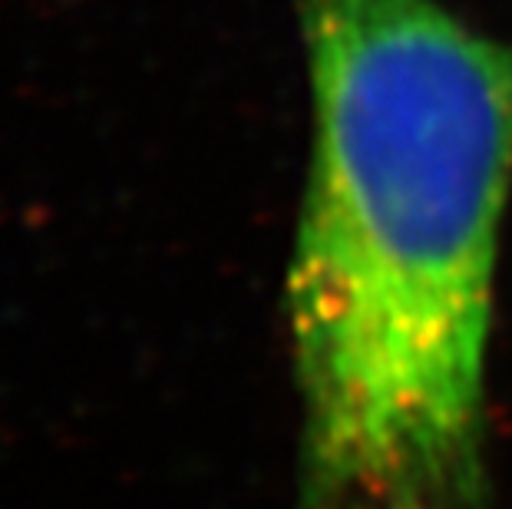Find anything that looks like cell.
<instances>
[{"instance_id": "obj_1", "label": "cell", "mask_w": 512, "mask_h": 509, "mask_svg": "<svg viewBox=\"0 0 512 509\" xmlns=\"http://www.w3.org/2000/svg\"><path fill=\"white\" fill-rule=\"evenodd\" d=\"M311 166L288 308L311 496L479 486L512 43L440 0H301Z\"/></svg>"}, {"instance_id": "obj_2", "label": "cell", "mask_w": 512, "mask_h": 509, "mask_svg": "<svg viewBox=\"0 0 512 509\" xmlns=\"http://www.w3.org/2000/svg\"><path fill=\"white\" fill-rule=\"evenodd\" d=\"M311 509H463L423 486H347V490L311 496Z\"/></svg>"}]
</instances>
